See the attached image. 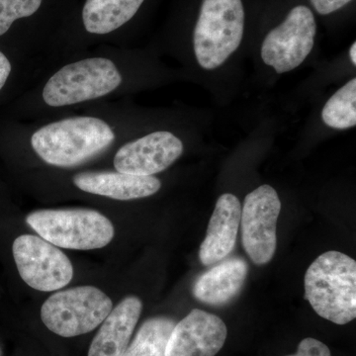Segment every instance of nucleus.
Wrapping results in <instances>:
<instances>
[{"instance_id": "2", "label": "nucleus", "mask_w": 356, "mask_h": 356, "mask_svg": "<svg viewBox=\"0 0 356 356\" xmlns=\"http://www.w3.org/2000/svg\"><path fill=\"white\" fill-rule=\"evenodd\" d=\"M108 124L95 117L54 122L32 135L31 145L49 165L70 168L97 156L114 142Z\"/></svg>"}, {"instance_id": "15", "label": "nucleus", "mask_w": 356, "mask_h": 356, "mask_svg": "<svg viewBox=\"0 0 356 356\" xmlns=\"http://www.w3.org/2000/svg\"><path fill=\"white\" fill-rule=\"evenodd\" d=\"M248 274V266L245 259H226L201 274L194 282L192 293L206 305H226L242 291Z\"/></svg>"}, {"instance_id": "23", "label": "nucleus", "mask_w": 356, "mask_h": 356, "mask_svg": "<svg viewBox=\"0 0 356 356\" xmlns=\"http://www.w3.org/2000/svg\"><path fill=\"white\" fill-rule=\"evenodd\" d=\"M350 60L351 62H353V65H356V44H353V46H351L350 51Z\"/></svg>"}, {"instance_id": "18", "label": "nucleus", "mask_w": 356, "mask_h": 356, "mask_svg": "<svg viewBox=\"0 0 356 356\" xmlns=\"http://www.w3.org/2000/svg\"><path fill=\"white\" fill-rule=\"evenodd\" d=\"M325 125L337 130H346L356 124V79L339 89L325 103L322 111Z\"/></svg>"}, {"instance_id": "1", "label": "nucleus", "mask_w": 356, "mask_h": 356, "mask_svg": "<svg viewBox=\"0 0 356 356\" xmlns=\"http://www.w3.org/2000/svg\"><path fill=\"white\" fill-rule=\"evenodd\" d=\"M305 298L320 317L346 325L356 317V261L331 250L321 254L307 269Z\"/></svg>"}, {"instance_id": "10", "label": "nucleus", "mask_w": 356, "mask_h": 356, "mask_svg": "<svg viewBox=\"0 0 356 356\" xmlns=\"http://www.w3.org/2000/svg\"><path fill=\"white\" fill-rule=\"evenodd\" d=\"M184 144L177 136L159 131L124 145L115 154L117 172L153 177L163 172L180 158Z\"/></svg>"}, {"instance_id": "16", "label": "nucleus", "mask_w": 356, "mask_h": 356, "mask_svg": "<svg viewBox=\"0 0 356 356\" xmlns=\"http://www.w3.org/2000/svg\"><path fill=\"white\" fill-rule=\"evenodd\" d=\"M145 0H86L83 20L86 31L104 35L132 19Z\"/></svg>"}, {"instance_id": "7", "label": "nucleus", "mask_w": 356, "mask_h": 356, "mask_svg": "<svg viewBox=\"0 0 356 356\" xmlns=\"http://www.w3.org/2000/svg\"><path fill=\"white\" fill-rule=\"evenodd\" d=\"M13 252L21 278L38 291H58L74 277L69 257L41 236H18L14 241Z\"/></svg>"}, {"instance_id": "8", "label": "nucleus", "mask_w": 356, "mask_h": 356, "mask_svg": "<svg viewBox=\"0 0 356 356\" xmlns=\"http://www.w3.org/2000/svg\"><path fill=\"white\" fill-rule=\"evenodd\" d=\"M316 31L317 25L311 9L294 7L286 19L267 34L261 47L262 60L277 74L296 69L313 50Z\"/></svg>"}, {"instance_id": "13", "label": "nucleus", "mask_w": 356, "mask_h": 356, "mask_svg": "<svg viewBox=\"0 0 356 356\" xmlns=\"http://www.w3.org/2000/svg\"><path fill=\"white\" fill-rule=\"evenodd\" d=\"M142 301L128 296L102 322L89 348L88 356H122L130 343L142 313Z\"/></svg>"}, {"instance_id": "9", "label": "nucleus", "mask_w": 356, "mask_h": 356, "mask_svg": "<svg viewBox=\"0 0 356 356\" xmlns=\"http://www.w3.org/2000/svg\"><path fill=\"white\" fill-rule=\"evenodd\" d=\"M280 210V196L270 185H261L245 199L241 215L243 245L257 266L268 264L275 254Z\"/></svg>"}, {"instance_id": "11", "label": "nucleus", "mask_w": 356, "mask_h": 356, "mask_svg": "<svg viewBox=\"0 0 356 356\" xmlns=\"http://www.w3.org/2000/svg\"><path fill=\"white\" fill-rule=\"evenodd\" d=\"M226 324L216 315L194 309L173 327L165 356H215L226 343Z\"/></svg>"}, {"instance_id": "12", "label": "nucleus", "mask_w": 356, "mask_h": 356, "mask_svg": "<svg viewBox=\"0 0 356 356\" xmlns=\"http://www.w3.org/2000/svg\"><path fill=\"white\" fill-rule=\"evenodd\" d=\"M242 206L236 196L222 194L208 225L207 234L199 250L201 264L210 266L222 261L235 248L241 225Z\"/></svg>"}, {"instance_id": "19", "label": "nucleus", "mask_w": 356, "mask_h": 356, "mask_svg": "<svg viewBox=\"0 0 356 356\" xmlns=\"http://www.w3.org/2000/svg\"><path fill=\"white\" fill-rule=\"evenodd\" d=\"M43 0H0V36L6 34L14 21L36 13Z\"/></svg>"}, {"instance_id": "5", "label": "nucleus", "mask_w": 356, "mask_h": 356, "mask_svg": "<svg viewBox=\"0 0 356 356\" xmlns=\"http://www.w3.org/2000/svg\"><path fill=\"white\" fill-rule=\"evenodd\" d=\"M122 83L112 60L86 58L58 70L43 90L44 102L51 107L67 106L109 95Z\"/></svg>"}, {"instance_id": "22", "label": "nucleus", "mask_w": 356, "mask_h": 356, "mask_svg": "<svg viewBox=\"0 0 356 356\" xmlns=\"http://www.w3.org/2000/svg\"><path fill=\"white\" fill-rule=\"evenodd\" d=\"M11 72V64L3 53L0 51V90L3 88Z\"/></svg>"}, {"instance_id": "4", "label": "nucleus", "mask_w": 356, "mask_h": 356, "mask_svg": "<svg viewBox=\"0 0 356 356\" xmlns=\"http://www.w3.org/2000/svg\"><path fill=\"white\" fill-rule=\"evenodd\" d=\"M26 222L47 242L69 250L106 247L115 234L108 218L84 208L34 211L26 218Z\"/></svg>"}, {"instance_id": "17", "label": "nucleus", "mask_w": 356, "mask_h": 356, "mask_svg": "<svg viewBox=\"0 0 356 356\" xmlns=\"http://www.w3.org/2000/svg\"><path fill=\"white\" fill-rule=\"evenodd\" d=\"M175 325L172 318H149L122 356H165L166 346Z\"/></svg>"}, {"instance_id": "6", "label": "nucleus", "mask_w": 356, "mask_h": 356, "mask_svg": "<svg viewBox=\"0 0 356 356\" xmlns=\"http://www.w3.org/2000/svg\"><path fill=\"white\" fill-rule=\"evenodd\" d=\"M113 309L111 299L93 286L55 293L41 308L44 325L58 336L72 337L93 331Z\"/></svg>"}, {"instance_id": "3", "label": "nucleus", "mask_w": 356, "mask_h": 356, "mask_svg": "<svg viewBox=\"0 0 356 356\" xmlns=\"http://www.w3.org/2000/svg\"><path fill=\"white\" fill-rule=\"evenodd\" d=\"M245 29L242 0H203L193 34L194 53L204 70H215L240 47Z\"/></svg>"}, {"instance_id": "14", "label": "nucleus", "mask_w": 356, "mask_h": 356, "mask_svg": "<svg viewBox=\"0 0 356 356\" xmlns=\"http://www.w3.org/2000/svg\"><path fill=\"white\" fill-rule=\"evenodd\" d=\"M77 188L116 200L149 197L161 189L159 178L114 172H81L74 177Z\"/></svg>"}, {"instance_id": "21", "label": "nucleus", "mask_w": 356, "mask_h": 356, "mask_svg": "<svg viewBox=\"0 0 356 356\" xmlns=\"http://www.w3.org/2000/svg\"><path fill=\"white\" fill-rule=\"evenodd\" d=\"M350 1L353 0H311V3L318 14L327 15L343 8Z\"/></svg>"}, {"instance_id": "20", "label": "nucleus", "mask_w": 356, "mask_h": 356, "mask_svg": "<svg viewBox=\"0 0 356 356\" xmlns=\"http://www.w3.org/2000/svg\"><path fill=\"white\" fill-rule=\"evenodd\" d=\"M287 356H332L331 350L322 341L312 337H307L299 343L295 355Z\"/></svg>"}]
</instances>
